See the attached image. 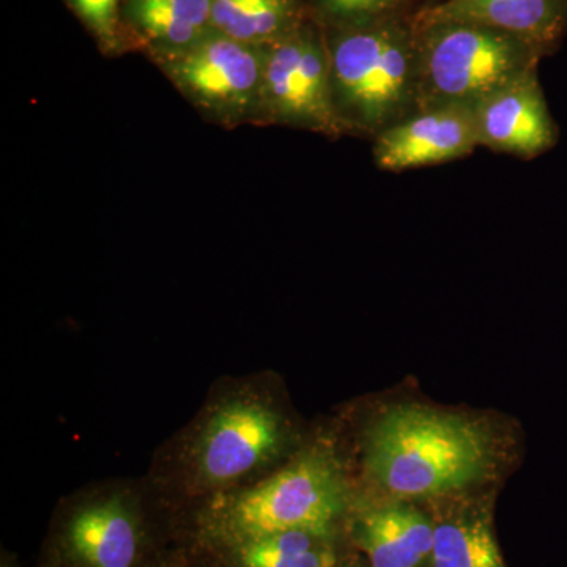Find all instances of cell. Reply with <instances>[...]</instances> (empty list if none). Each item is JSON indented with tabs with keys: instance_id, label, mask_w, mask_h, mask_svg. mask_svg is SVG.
Segmentation results:
<instances>
[{
	"instance_id": "cell-14",
	"label": "cell",
	"mask_w": 567,
	"mask_h": 567,
	"mask_svg": "<svg viewBox=\"0 0 567 567\" xmlns=\"http://www.w3.org/2000/svg\"><path fill=\"white\" fill-rule=\"evenodd\" d=\"M212 0H123V29L153 61L188 50L212 31Z\"/></svg>"
},
{
	"instance_id": "cell-7",
	"label": "cell",
	"mask_w": 567,
	"mask_h": 567,
	"mask_svg": "<svg viewBox=\"0 0 567 567\" xmlns=\"http://www.w3.org/2000/svg\"><path fill=\"white\" fill-rule=\"evenodd\" d=\"M268 47L244 43L212 29L188 50L156 65L208 117L221 125L256 123Z\"/></svg>"
},
{
	"instance_id": "cell-12",
	"label": "cell",
	"mask_w": 567,
	"mask_h": 567,
	"mask_svg": "<svg viewBox=\"0 0 567 567\" xmlns=\"http://www.w3.org/2000/svg\"><path fill=\"white\" fill-rule=\"evenodd\" d=\"M439 22L484 25L540 50L563 31L565 6L563 0H446L417 13L413 28Z\"/></svg>"
},
{
	"instance_id": "cell-1",
	"label": "cell",
	"mask_w": 567,
	"mask_h": 567,
	"mask_svg": "<svg viewBox=\"0 0 567 567\" xmlns=\"http://www.w3.org/2000/svg\"><path fill=\"white\" fill-rule=\"evenodd\" d=\"M309 436L298 427L271 372L223 375L196 415L156 447L144 477L177 517L270 475Z\"/></svg>"
},
{
	"instance_id": "cell-9",
	"label": "cell",
	"mask_w": 567,
	"mask_h": 567,
	"mask_svg": "<svg viewBox=\"0 0 567 567\" xmlns=\"http://www.w3.org/2000/svg\"><path fill=\"white\" fill-rule=\"evenodd\" d=\"M480 145L475 107L445 104L416 111L375 137L377 166L390 173L465 158Z\"/></svg>"
},
{
	"instance_id": "cell-17",
	"label": "cell",
	"mask_w": 567,
	"mask_h": 567,
	"mask_svg": "<svg viewBox=\"0 0 567 567\" xmlns=\"http://www.w3.org/2000/svg\"><path fill=\"white\" fill-rule=\"evenodd\" d=\"M66 2L106 54H114L125 48L126 33L122 22L123 0H66Z\"/></svg>"
},
{
	"instance_id": "cell-2",
	"label": "cell",
	"mask_w": 567,
	"mask_h": 567,
	"mask_svg": "<svg viewBox=\"0 0 567 567\" xmlns=\"http://www.w3.org/2000/svg\"><path fill=\"white\" fill-rule=\"evenodd\" d=\"M353 496L338 436L320 431L270 475L178 514L177 540L213 548L289 529H344Z\"/></svg>"
},
{
	"instance_id": "cell-11",
	"label": "cell",
	"mask_w": 567,
	"mask_h": 567,
	"mask_svg": "<svg viewBox=\"0 0 567 567\" xmlns=\"http://www.w3.org/2000/svg\"><path fill=\"white\" fill-rule=\"evenodd\" d=\"M480 145L507 155L533 158L554 144V122L548 115L536 70L509 82L475 106Z\"/></svg>"
},
{
	"instance_id": "cell-10",
	"label": "cell",
	"mask_w": 567,
	"mask_h": 567,
	"mask_svg": "<svg viewBox=\"0 0 567 567\" xmlns=\"http://www.w3.org/2000/svg\"><path fill=\"white\" fill-rule=\"evenodd\" d=\"M344 532L371 567L431 566L434 520L409 499L372 505L353 496Z\"/></svg>"
},
{
	"instance_id": "cell-21",
	"label": "cell",
	"mask_w": 567,
	"mask_h": 567,
	"mask_svg": "<svg viewBox=\"0 0 567 567\" xmlns=\"http://www.w3.org/2000/svg\"><path fill=\"white\" fill-rule=\"evenodd\" d=\"M0 567H21L20 558L13 551L6 550L2 548V555H0Z\"/></svg>"
},
{
	"instance_id": "cell-4",
	"label": "cell",
	"mask_w": 567,
	"mask_h": 567,
	"mask_svg": "<svg viewBox=\"0 0 567 567\" xmlns=\"http://www.w3.org/2000/svg\"><path fill=\"white\" fill-rule=\"evenodd\" d=\"M483 425L427 406H395L365 434L364 465L398 499L443 498L475 484L491 466Z\"/></svg>"
},
{
	"instance_id": "cell-3",
	"label": "cell",
	"mask_w": 567,
	"mask_h": 567,
	"mask_svg": "<svg viewBox=\"0 0 567 567\" xmlns=\"http://www.w3.org/2000/svg\"><path fill=\"white\" fill-rule=\"evenodd\" d=\"M175 514L142 477L93 481L59 499L35 567H159Z\"/></svg>"
},
{
	"instance_id": "cell-5",
	"label": "cell",
	"mask_w": 567,
	"mask_h": 567,
	"mask_svg": "<svg viewBox=\"0 0 567 567\" xmlns=\"http://www.w3.org/2000/svg\"><path fill=\"white\" fill-rule=\"evenodd\" d=\"M331 91L344 133H380L416 112V39L393 18L327 33Z\"/></svg>"
},
{
	"instance_id": "cell-13",
	"label": "cell",
	"mask_w": 567,
	"mask_h": 567,
	"mask_svg": "<svg viewBox=\"0 0 567 567\" xmlns=\"http://www.w3.org/2000/svg\"><path fill=\"white\" fill-rule=\"evenodd\" d=\"M199 550L219 567H341L352 546L344 529H289L235 546Z\"/></svg>"
},
{
	"instance_id": "cell-15",
	"label": "cell",
	"mask_w": 567,
	"mask_h": 567,
	"mask_svg": "<svg viewBox=\"0 0 567 567\" xmlns=\"http://www.w3.org/2000/svg\"><path fill=\"white\" fill-rule=\"evenodd\" d=\"M434 547L429 567H506L488 506L453 502L434 516Z\"/></svg>"
},
{
	"instance_id": "cell-18",
	"label": "cell",
	"mask_w": 567,
	"mask_h": 567,
	"mask_svg": "<svg viewBox=\"0 0 567 567\" xmlns=\"http://www.w3.org/2000/svg\"><path fill=\"white\" fill-rule=\"evenodd\" d=\"M401 0H316V13L328 29L352 28L390 18Z\"/></svg>"
},
{
	"instance_id": "cell-8",
	"label": "cell",
	"mask_w": 567,
	"mask_h": 567,
	"mask_svg": "<svg viewBox=\"0 0 567 567\" xmlns=\"http://www.w3.org/2000/svg\"><path fill=\"white\" fill-rule=\"evenodd\" d=\"M256 123L344 134L334 110L327 37L315 25L300 24L270 44Z\"/></svg>"
},
{
	"instance_id": "cell-20",
	"label": "cell",
	"mask_w": 567,
	"mask_h": 567,
	"mask_svg": "<svg viewBox=\"0 0 567 567\" xmlns=\"http://www.w3.org/2000/svg\"><path fill=\"white\" fill-rule=\"evenodd\" d=\"M341 567H371L368 565V561L357 550L352 547L350 554L347 555L344 563H342Z\"/></svg>"
},
{
	"instance_id": "cell-16",
	"label": "cell",
	"mask_w": 567,
	"mask_h": 567,
	"mask_svg": "<svg viewBox=\"0 0 567 567\" xmlns=\"http://www.w3.org/2000/svg\"><path fill=\"white\" fill-rule=\"evenodd\" d=\"M210 24L229 39L268 47L301 24L300 0H212Z\"/></svg>"
},
{
	"instance_id": "cell-6",
	"label": "cell",
	"mask_w": 567,
	"mask_h": 567,
	"mask_svg": "<svg viewBox=\"0 0 567 567\" xmlns=\"http://www.w3.org/2000/svg\"><path fill=\"white\" fill-rule=\"evenodd\" d=\"M416 111L445 104L475 107L509 82L536 70L539 48L511 33L462 24L413 28Z\"/></svg>"
},
{
	"instance_id": "cell-19",
	"label": "cell",
	"mask_w": 567,
	"mask_h": 567,
	"mask_svg": "<svg viewBox=\"0 0 567 567\" xmlns=\"http://www.w3.org/2000/svg\"><path fill=\"white\" fill-rule=\"evenodd\" d=\"M159 567H219L215 559L196 547L177 544Z\"/></svg>"
}]
</instances>
